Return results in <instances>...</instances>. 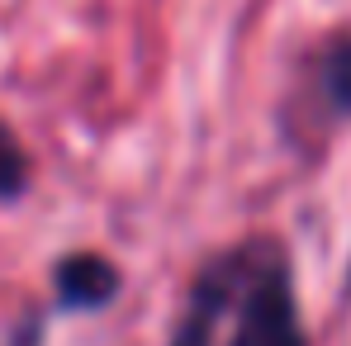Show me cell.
Instances as JSON below:
<instances>
[{
	"label": "cell",
	"instance_id": "obj_7",
	"mask_svg": "<svg viewBox=\"0 0 351 346\" xmlns=\"http://www.w3.org/2000/svg\"><path fill=\"white\" fill-rule=\"evenodd\" d=\"M347 294H351V271H347Z\"/></svg>",
	"mask_w": 351,
	"mask_h": 346
},
{
	"label": "cell",
	"instance_id": "obj_3",
	"mask_svg": "<svg viewBox=\"0 0 351 346\" xmlns=\"http://www.w3.org/2000/svg\"><path fill=\"white\" fill-rule=\"evenodd\" d=\"M48 285H53V313H105L123 294V271L105 251L76 247L53 261Z\"/></svg>",
	"mask_w": 351,
	"mask_h": 346
},
{
	"label": "cell",
	"instance_id": "obj_5",
	"mask_svg": "<svg viewBox=\"0 0 351 346\" xmlns=\"http://www.w3.org/2000/svg\"><path fill=\"white\" fill-rule=\"evenodd\" d=\"M34 190V157L19 143L14 123L0 114V204H19Z\"/></svg>",
	"mask_w": 351,
	"mask_h": 346
},
{
	"label": "cell",
	"instance_id": "obj_1",
	"mask_svg": "<svg viewBox=\"0 0 351 346\" xmlns=\"http://www.w3.org/2000/svg\"><path fill=\"white\" fill-rule=\"evenodd\" d=\"M237 247H242V266L228 304L233 332L223 346H308L285 242L271 232H256V237H242Z\"/></svg>",
	"mask_w": 351,
	"mask_h": 346
},
{
	"label": "cell",
	"instance_id": "obj_4",
	"mask_svg": "<svg viewBox=\"0 0 351 346\" xmlns=\"http://www.w3.org/2000/svg\"><path fill=\"white\" fill-rule=\"evenodd\" d=\"M308 100L323 123H351V24L328 34L308 58Z\"/></svg>",
	"mask_w": 351,
	"mask_h": 346
},
{
	"label": "cell",
	"instance_id": "obj_6",
	"mask_svg": "<svg viewBox=\"0 0 351 346\" xmlns=\"http://www.w3.org/2000/svg\"><path fill=\"white\" fill-rule=\"evenodd\" d=\"M48 318H53V308L29 304V308L5 328V346H48Z\"/></svg>",
	"mask_w": 351,
	"mask_h": 346
},
{
	"label": "cell",
	"instance_id": "obj_2",
	"mask_svg": "<svg viewBox=\"0 0 351 346\" xmlns=\"http://www.w3.org/2000/svg\"><path fill=\"white\" fill-rule=\"evenodd\" d=\"M237 266H242V247L233 242V247L214 251V256L190 275L167 346H219V328L228 323V304H233Z\"/></svg>",
	"mask_w": 351,
	"mask_h": 346
}]
</instances>
